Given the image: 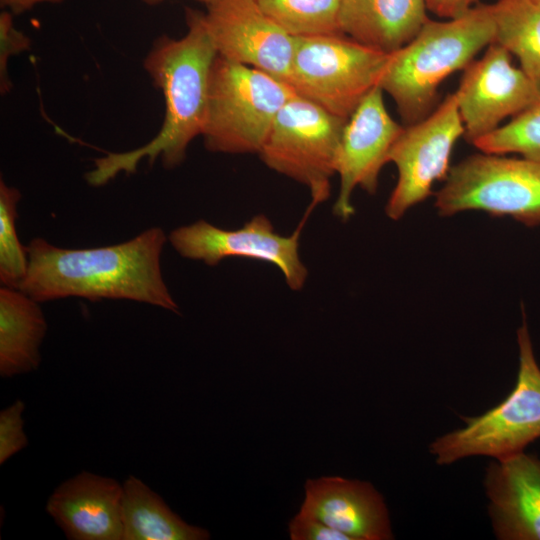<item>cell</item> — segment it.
Here are the masks:
<instances>
[{"label":"cell","mask_w":540,"mask_h":540,"mask_svg":"<svg viewBox=\"0 0 540 540\" xmlns=\"http://www.w3.org/2000/svg\"><path fill=\"white\" fill-rule=\"evenodd\" d=\"M167 240L160 227L119 244L84 249L34 238L26 246L28 271L19 289L40 303L68 297L130 300L179 313L161 271Z\"/></svg>","instance_id":"cell-1"},{"label":"cell","mask_w":540,"mask_h":540,"mask_svg":"<svg viewBox=\"0 0 540 540\" xmlns=\"http://www.w3.org/2000/svg\"><path fill=\"white\" fill-rule=\"evenodd\" d=\"M186 34L178 39L160 36L144 59V69L162 91L165 112L156 136L145 145L94 160L86 181L103 186L121 172L135 173L138 163L160 159L165 168L179 166L187 148L201 136L206 121L209 83L218 56L204 13L186 10Z\"/></svg>","instance_id":"cell-2"},{"label":"cell","mask_w":540,"mask_h":540,"mask_svg":"<svg viewBox=\"0 0 540 540\" xmlns=\"http://www.w3.org/2000/svg\"><path fill=\"white\" fill-rule=\"evenodd\" d=\"M494 39L491 4L475 5L456 18L429 19L409 43L389 54L378 86L392 97L404 125L414 124L435 109L440 84Z\"/></svg>","instance_id":"cell-3"},{"label":"cell","mask_w":540,"mask_h":540,"mask_svg":"<svg viewBox=\"0 0 540 540\" xmlns=\"http://www.w3.org/2000/svg\"><path fill=\"white\" fill-rule=\"evenodd\" d=\"M295 93L289 84L266 72L218 55L201 135L206 149L258 154L278 112Z\"/></svg>","instance_id":"cell-4"},{"label":"cell","mask_w":540,"mask_h":540,"mask_svg":"<svg viewBox=\"0 0 540 540\" xmlns=\"http://www.w3.org/2000/svg\"><path fill=\"white\" fill-rule=\"evenodd\" d=\"M519 367L513 390L498 405L475 417H462L464 427L435 439L429 450L439 465L471 456L494 459L524 451L540 438V367L525 319L517 330Z\"/></svg>","instance_id":"cell-5"},{"label":"cell","mask_w":540,"mask_h":540,"mask_svg":"<svg viewBox=\"0 0 540 540\" xmlns=\"http://www.w3.org/2000/svg\"><path fill=\"white\" fill-rule=\"evenodd\" d=\"M388 56L343 33L295 37L289 85L331 114L349 119L379 85Z\"/></svg>","instance_id":"cell-6"},{"label":"cell","mask_w":540,"mask_h":540,"mask_svg":"<svg viewBox=\"0 0 540 540\" xmlns=\"http://www.w3.org/2000/svg\"><path fill=\"white\" fill-rule=\"evenodd\" d=\"M434 206L440 216L480 210L539 226L540 162L485 152L470 155L450 168Z\"/></svg>","instance_id":"cell-7"},{"label":"cell","mask_w":540,"mask_h":540,"mask_svg":"<svg viewBox=\"0 0 540 540\" xmlns=\"http://www.w3.org/2000/svg\"><path fill=\"white\" fill-rule=\"evenodd\" d=\"M347 121L295 93L278 112L258 155L270 169L306 186L316 207L330 196Z\"/></svg>","instance_id":"cell-8"},{"label":"cell","mask_w":540,"mask_h":540,"mask_svg":"<svg viewBox=\"0 0 540 540\" xmlns=\"http://www.w3.org/2000/svg\"><path fill=\"white\" fill-rule=\"evenodd\" d=\"M464 136L457 91L450 93L427 117L404 125L388 156L398 173L385 214L401 219L426 200L436 181L445 180L455 143Z\"/></svg>","instance_id":"cell-9"},{"label":"cell","mask_w":540,"mask_h":540,"mask_svg":"<svg viewBox=\"0 0 540 540\" xmlns=\"http://www.w3.org/2000/svg\"><path fill=\"white\" fill-rule=\"evenodd\" d=\"M314 206L309 205L298 227L289 236L278 234L264 214H257L241 228H219L205 220L180 226L168 235V241L182 257L215 266L228 257H241L270 263L284 276L291 290H301L308 269L300 259L299 240L303 226Z\"/></svg>","instance_id":"cell-10"},{"label":"cell","mask_w":540,"mask_h":540,"mask_svg":"<svg viewBox=\"0 0 540 540\" xmlns=\"http://www.w3.org/2000/svg\"><path fill=\"white\" fill-rule=\"evenodd\" d=\"M456 91L464 138L473 143L539 102L540 80L514 66L511 54L492 42L464 69Z\"/></svg>","instance_id":"cell-11"},{"label":"cell","mask_w":540,"mask_h":540,"mask_svg":"<svg viewBox=\"0 0 540 540\" xmlns=\"http://www.w3.org/2000/svg\"><path fill=\"white\" fill-rule=\"evenodd\" d=\"M204 19L219 56L289 84L295 37L260 8L256 0H218Z\"/></svg>","instance_id":"cell-12"},{"label":"cell","mask_w":540,"mask_h":540,"mask_svg":"<svg viewBox=\"0 0 540 540\" xmlns=\"http://www.w3.org/2000/svg\"><path fill=\"white\" fill-rule=\"evenodd\" d=\"M383 93L379 86L371 90L343 130L336 162L340 187L333 205V214L342 221L354 214L351 200L356 187L376 193L379 174L403 129L388 113Z\"/></svg>","instance_id":"cell-13"},{"label":"cell","mask_w":540,"mask_h":540,"mask_svg":"<svg viewBox=\"0 0 540 540\" xmlns=\"http://www.w3.org/2000/svg\"><path fill=\"white\" fill-rule=\"evenodd\" d=\"M484 487L494 534L500 540H540V458L524 451L497 458Z\"/></svg>","instance_id":"cell-14"},{"label":"cell","mask_w":540,"mask_h":540,"mask_svg":"<svg viewBox=\"0 0 540 540\" xmlns=\"http://www.w3.org/2000/svg\"><path fill=\"white\" fill-rule=\"evenodd\" d=\"M122 496L117 480L82 471L52 492L45 510L69 540H122Z\"/></svg>","instance_id":"cell-15"},{"label":"cell","mask_w":540,"mask_h":540,"mask_svg":"<svg viewBox=\"0 0 540 540\" xmlns=\"http://www.w3.org/2000/svg\"><path fill=\"white\" fill-rule=\"evenodd\" d=\"M299 512L320 520L350 540L393 538L383 497L369 482L335 476L309 479Z\"/></svg>","instance_id":"cell-16"},{"label":"cell","mask_w":540,"mask_h":540,"mask_svg":"<svg viewBox=\"0 0 540 540\" xmlns=\"http://www.w3.org/2000/svg\"><path fill=\"white\" fill-rule=\"evenodd\" d=\"M426 0H341L340 32L361 44L393 53L429 20Z\"/></svg>","instance_id":"cell-17"},{"label":"cell","mask_w":540,"mask_h":540,"mask_svg":"<svg viewBox=\"0 0 540 540\" xmlns=\"http://www.w3.org/2000/svg\"><path fill=\"white\" fill-rule=\"evenodd\" d=\"M47 322L40 302L19 288L0 287V376L36 370Z\"/></svg>","instance_id":"cell-18"},{"label":"cell","mask_w":540,"mask_h":540,"mask_svg":"<svg viewBox=\"0 0 540 540\" xmlns=\"http://www.w3.org/2000/svg\"><path fill=\"white\" fill-rule=\"evenodd\" d=\"M122 540H206L209 532L184 521L160 495L130 475L122 484Z\"/></svg>","instance_id":"cell-19"},{"label":"cell","mask_w":540,"mask_h":540,"mask_svg":"<svg viewBox=\"0 0 540 540\" xmlns=\"http://www.w3.org/2000/svg\"><path fill=\"white\" fill-rule=\"evenodd\" d=\"M491 12L494 42L517 57L529 76L540 80V1L496 0Z\"/></svg>","instance_id":"cell-20"},{"label":"cell","mask_w":540,"mask_h":540,"mask_svg":"<svg viewBox=\"0 0 540 540\" xmlns=\"http://www.w3.org/2000/svg\"><path fill=\"white\" fill-rule=\"evenodd\" d=\"M263 12L294 37L341 33V0H256Z\"/></svg>","instance_id":"cell-21"},{"label":"cell","mask_w":540,"mask_h":540,"mask_svg":"<svg viewBox=\"0 0 540 540\" xmlns=\"http://www.w3.org/2000/svg\"><path fill=\"white\" fill-rule=\"evenodd\" d=\"M20 191L0 181V282L1 286L19 288L28 271V253L16 231Z\"/></svg>","instance_id":"cell-22"},{"label":"cell","mask_w":540,"mask_h":540,"mask_svg":"<svg viewBox=\"0 0 540 540\" xmlns=\"http://www.w3.org/2000/svg\"><path fill=\"white\" fill-rule=\"evenodd\" d=\"M472 144L481 152L519 154L540 162V101Z\"/></svg>","instance_id":"cell-23"},{"label":"cell","mask_w":540,"mask_h":540,"mask_svg":"<svg viewBox=\"0 0 540 540\" xmlns=\"http://www.w3.org/2000/svg\"><path fill=\"white\" fill-rule=\"evenodd\" d=\"M25 404L16 400L0 412V464L22 451L28 444L24 431Z\"/></svg>","instance_id":"cell-24"},{"label":"cell","mask_w":540,"mask_h":540,"mask_svg":"<svg viewBox=\"0 0 540 540\" xmlns=\"http://www.w3.org/2000/svg\"><path fill=\"white\" fill-rule=\"evenodd\" d=\"M30 38L19 30L13 20V13L4 10L0 13V91L6 94L11 89L8 74L9 60L30 49Z\"/></svg>","instance_id":"cell-25"},{"label":"cell","mask_w":540,"mask_h":540,"mask_svg":"<svg viewBox=\"0 0 540 540\" xmlns=\"http://www.w3.org/2000/svg\"><path fill=\"white\" fill-rule=\"evenodd\" d=\"M288 528L292 540H350L340 531L300 512L291 519Z\"/></svg>","instance_id":"cell-26"},{"label":"cell","mask_w":540,"mask_h":540,"mask_svg":"<svg viewBox=\"0 0 540 540\" xmlns=\"http://www.w3.org/2000/svg\"><path fill=\"white\" fill-rule=\"evenodd\" d=\"M477 0H426L427 9L444 19L456 18L473 7Z\"/></svg>","instance_id":"cell-27"},{"label":"cell","mask_w":540,"mask_h":540,"mask_svg":"<svg viewBox=\"0 0 540 540\" xmlns=\"http://www.w3.org/2000/svg\"><path fill=\"white\" fill-rule=\"evenodd\" d=\"M63 0H0L1 6L13 14H21L31 10L38 4L61 3Z\"/></svg>","instance_id":"cell-28"},{"label":"cell","mask_w":540,"mask_h":540,"mask_svg":"<svg viewBox=\"0 0 540 540\" xmlns=\"http://www.w3.org/2000/svg\"><path fill=\"white\" fill-rule=\"evenodd\" d=\"M140 1L143 2L146 5H158V4L162 3L165 0H140ZM196 1L202 2V3L206 4V6H209V5L215 3L218 0H196Z\"/></svg>","instance_id":"cell-29"},{"label":"cell","mask_w":540,"mask_h":540,"mask_svg":"<svg viewBox=\"0 0 540 540\" xmlns=\"http://www.w3.org/2000/svg\"><path fill=\"white\" fill-rule=\"evenodd\" d=\"M540 1V0H539Z\"/></svg>","instance_id":"cell-30"}]
</instances>
